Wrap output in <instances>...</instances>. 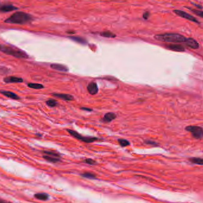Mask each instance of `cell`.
Here are the masks:
<instances>
[{"instance_id": "6da1fadb", "label": "cell", "mask_w": 203, "mask_h": 203, "mask_svg": "<svg viewBox=\"0 0 203 203\" xmlns=\"http://www.w3.org/2000/svg\"><path fill=\"white\" fill-rule=\"evenodd\" d=\"M0 51L18 58L27 59L29 58L28 55L25 51L11 45L0 44Z\"/></svg>"}, {"instance_id": "7a4b0ae2", "label": "cell", "mask_w": 203, "mask_h": 203, "mask_svg": "<svg viewBox=\"0 0 203 203\" xmlns=\"http://www.w3.org/2000/svg\"><path fill=\"white\" fill-rule=\"evenodd\" d=\"M32 20V17L29 14L24 12H16L8 17L5 22L12 24H25Z\"/></svg>"}, {"instance_id": "3957f363", "label": "cell", "mask_w": 203, "mask_h": 203, "mask_svg": "<svg viewBox=\"0 0 203 203\" xmlns=\"http://www.w3.org/2000/svg\"><path fill=\"white\" fill-rule=\"evenodd\" d=\"M155 39L166 42L175 43H185L187 40V37L178 34H157L154 36Z\"/></svg>"}, {"instance_id": "277c9868", "label": "cell", "mask_w": 203, "mask_h": 203, "mask_svg": "<svg viewBox=\"0 0 203 203\" xmlns=\"http://www.w3.org/2000/svg\"><path fill=\"white\" fill-rule=\"evenodd\" d=\"M187 131L191 133L193 137L197 140H201L203 138V128L200 126L188 125L185 128Z\"/></svg>"}, {"instance_id": "5b68a950", "label": "cell", "mask_w": 203, "mask_h": 203, "mask_svg": "<svg viewBox=\"0 0 203 203\" xmlns=\"http://www.w3.org/2000/svg\"><path fill=\"white\" fill-rule=\"evenodd\" d=\"M67 131L74 138H75L78 140H81L83 142H85V143H92V142H94L95 141L98 140V138H96V137H90L81 136L80 134H78L77 132L75 131L74 130L68 129V130H67Z\"/></svg>"}, {"instance_id": "8992f818", "label": "cell", "mask_w": 203, "mask_h": 203, "mask_svg": "<svg viewBox=\"0 0 203 203\" xmlns=\"http://www.w3.org/2000/svg\"><path fill=\"white\" fill-rule=\"evenodd\" d=\"M173 12L176 15H178V16H179L181 17H182L184 19H185L188 20H190V21H191V22H193L199 23V21L196 18H195L193 16L188 14L187 12H185V11L180 10H175L173 11Z\"/></svg>"}, {"instance_id": "52a82bcc", "label": "cell", "mask_w": 203, "mask_h": 203, "mask_svg": "<svg viewBox=\"0 0 203 203\" xmlns=\"http://www.w3.org/2000/svg\"><path fill=\"white\" fill-rule=\"evenodd\" d=\"M3 81L5 83H22L23 81V80L21 77L15 76H9L5 77L3 79Z\"/></svg>"}, {"instance_id": "ba28073f", "label": "cell", "mask_w": 203, "mask_h": 203, "mask_svg": "<svg viewBox=\"0 0 203 203\" xmlns=\"http://www.w3.org/2000/svg\"><path fill=\"white\" fill-rule=\"evenodd\" d=\"M185 43L186 44L187 46L194 49H197L200 47L198 42L193 38H187Z\"/></svg>"}, {"instance_id": "9c48e42d", "label": "cell", "mask_w": 203, "mask_h": 203, "mask_svg": "<svg viewBox=\"0 0 203 203\" xmlns=\"http://www.w3.org/2000/svg\"><path fill=\"white\" fill-rule=\"evenodd\" d=\"M17 9V7L11 5V4H1L0 3V12L1 13H6L13 11L14 10Z\"/></svg>"}, {"instance_id": "30bf717a", "label": "cell", "mask_w": 203, "mask_h": 203, "mask_svg": "<svg viewBox=\"0 0 203 203\" xmlns=\"http://www.w3.org/2000/svg\"><path fill=\"white\" fill-rule=\"evenodd\" d=\"M87 89L90 95H95L97 94L98 91H99L98 85L95 82H90L88 84Z\"/></svg>"}, {"instance_id": "8fae6325", "label": "cell", "mask_w": 203, "mask_h": 203, "mask_svg": "<svg viewBox=\"0 0 203 203\" xmlns=\"http://www.w3.org/2000/svg\"><path fill=\"white\" fill-rule=\"evenodd\" d=\"M166 47L170 50L176 52H184L185 51V48L179 44H169L166 46Z\"/></svg>"}, {"instance_id": "7c38bea8", "label": "cell", "mask_w": 203, "mask_h": 203, "mask_svg": "<svg viewBox=\"0 0 203 203\" xmlns=\"http://www.w3.org/2000/svg\"><path fill=\"white\" fill-rule=\"evenodd\" d=\"M0 93L2 94L3 95L12 99H14V100H18L20 99V97L16 93L10 92V91H7V90H0Z\"/></svg>"}, {"instance_id": "4fadbf2b", "label": "cell", "mask_w": 203, "mask_h": 203, "mask_svg": "<svg viewBox=\"0 0 203 203\" xmlns=\"http://www.w3.org/2000/svg\"><path fill=\"white\" fill-rule=\"evenodd\" d=\"M116 116L114 113L109 112L106 113L103 118L102 119V121L104 122H110L116 118Z\"/></svg>"}, {"instance_id": "5bb4252c", "label": "cell", "mask_w": 203, "mask_h": 203, "mask_svg": "<svg viewBox=\"0 0 203 203\" xmlns=\"http://www.w3.org/2000/svg\"><path fill=\"white\" fill-rule=\"evenodd\" d=\"M53 96L59 98L60 99H64L67 101H71L74 100V98L72 96L69 95H67V94H60V93H54L53 94Z\"/></svg>"}, {"instance_id": "9a60e30c", "label": "cell", "mask_w": 203, "mask_h": 203, "mask_svg": "<svg viewBox=\"0 0 203 203\" xmlns=\"http://www.w3.org/2000/svg\"><path fill=\"white\" fill-rule=\"evenodd\" d=\"M51 67L54 69L59 71H63V72H67L68 71V68L66 66L62 65V64H52L51 65Z\"/></svg>"}, {"instance_id": "2e32d148", "label": "cell", "mask_w": 203, "mask_h": 203, "mask_svg": "<svg viewBox=\"0 0 203 203\" xmlns=\"http://www.w3.org/2000/svg\"><path fill=\"white\" fill-rule=\"evenodd\" d=\"M34 197L39 200H46L49 198V196L46 193H37L34 194Z\"/></svg>"}, {"instance_id": "e0dca14e", "label": "cell", "mask_w": 203, "mask_h": 203, "mask_svg": "<svg viewBox=\"0 0 203 203\" xmlns=\"http://www.w3.org/2000/svg\"><path fill=\"white\" fill-rule=\"evenodd\" d=\"M190 162L194 164L203 165V158L200 157H191L189 159Z\"/></svg>"}, {"instance_id": "ac0fdd59", "label": "cell", "mask_w": 203, "mask_h": 203, "mask_svg": "<svg viewBox=\"0 0 203 203\" xmlns=\"http://www.w3.org/2000/svg\"><path fill=\"white\" fill-rule=\"evenodd\" d=\"M43 158L45 160H46L47 161H48L49 162H52V163H57V162H60L59 158L53 157V156H48V155L43 156Z\"/></svg>"}, {"instance_id": "d6986e66", "label": "cell", "mask_w": 203, "mask_h": 203, "mask_svg": "<svg viewBox=\"0 0 203 203\" xmlns=\"http://www.w3.org/2000/svg\"><path fill=\"white\" fill-rule=\"evenodd\" d=\"M28 87L32 89H43L44 86L41 84H38V83H30L28 84Z\"/></svg>"}, {"instance_id": "ffe728a7", "label": "cell", "mask_w": 203, "mask_h": 203, "mask_svg": "<svg viewBox=\"0 0 203 203\" xmlns=\"http://www.w3.org/2000/svg\"><path fill=\"white\" fill-rule=\"evenodd\" d=\"M70 39H71L72 40L78 42V43H81V44H86V40L81 37H75V36H72V37H69Z\"/></svg>"}, {"instance_id": "44dd1931", "label": "cell", "mask_w": 203, "mask_h": 203, "mask_svg": "<svg viewBox=\"0 0 203 203\" xmlns=\"http://www.w3.org/2000/svg\"><path fill=\"white\" fill-rule=\"evenodd\" d=\"M118 141L119 145L122 147H126V146H128L130 144V142L125 139H122V138L118 139Z\"/></svg>"}, {"instance_id": "7402d4cb", "label": "cell", "mask_w": 203, "mask_h": 203, "mask_svg": "<svg viewBox=\"0 0 203 203\" xmlns=\"http://www.w3.org/2000/svg\"><path fill=\"white\" fill-rule=\"evenodd\" d=\"M83 177L86 178H88V179H95L96 178V175L90 172H85L83 173L81 175Z\"/></svg>"}, {"instance_id": "603a6c76", "label": "cell", "mask_w": 203, "mask_h": 203, "mask_svg": "<svg viewBox=\"0 0 203 203\" xmlns=\"http://www.w3.org/2000/svg\"><path fill=\"white\" fill-rule=\"evenodd\" d=\"M46 103L47 105H48L50 107H55L58 104L57 102L55 100H54V99L48 100V101H46Z\"/></svg>"}, {"instance_id": "cb8c5ba5", "label": "cell", "mask_w": 203, "mask_h": 203, "mask_svg": "<svg viewBox=\"0 0 203 203\" xmlns=\"http://www.w3.org/2000/svg\"><path fill=\"white\" fill-rule=\"evenodd\" d=\"M188 8H189L191 11H192L194 14H196L197 16H200L201 17L203 18V11H200V10H195V9H193L191 8L190 7H187Z\"/></svg>"}, {"instance_id": "d4e9b609", "label": "cell", "mask_w": 203, "mask_h": 203, "mask_svg": "<svg viewBox=\"0 0 203 203\" xmlns=\"http://www.w3.org/2000/svg\"><path fill=\"white\" fill-rule=\"evenodd\" d=\"M44 153L46 154L48 156H53V157H60V154L58 153H55L54 152H49V151H45L43 152Z\"/></svg>"}, {"instance_id": "484cf974", "label": "cell", "mask_w": 203, "mask_h": 203, "mask_svg": "<svg viewBox=\"0 0 203 203\" xmlns=\"http://www.w3.org/2000/svg\"><path fill=\"white\" fill-rule=\"evenodd\" d=\"M101 35L106 37H114L115 36V34L110 32H104L101 34Z\"/></svg>"}, {"instance_id": "4316f807", "label": "cell", "mask_w": 203, "mask_h": 203, "mask_svg": "<svg viewBox=\"0 0 203 203\" xmlns=\"http://www.w3.org/2000/svg\"><path fill=\"white\" fill-rule=\"evenodd\" d=\"M9 69L7 68L4 67H1L0 66V74L1 75H4V74H7L9 72Z\"/></svg>"}, {"instance_id": "83f0119b", "label": "cell", "mask_w": 203, "mask_h": 203, "mask_svg": "<svg viewBox=\"0 0 203 203\" xmlns=\"http://www.w3.org/2000/svg\"><path fill=\"white\" fill-rule=\"evenodd\" d=\"M86 163L89 164V165H95L96 163V161L92 159H87L85 160L84 161Z\"/></svg>"}, {"instance_id": "f1b7e54d", "label": "cell", "mask_w": 203, "mask_h": 203, "mask_svg": "<svg viewBox=\"0 0 203 203\" xmlns=\"http://www.w3.org/2000/svg\"><path fill=\"white\" fill-rule=\"evenodd\" d=\"M145 143L147 144H150V145H152V146H158V144L153 141H150V140H147L146 141H145Z\"/></svg>"}, {"instance_id": "f546056e", "label": "cell", "mask_w": 203, "mask_h": 203, "mask_svg": "<svg viewBox=\"0 0 203 203\" xmlns=\"http://www.w3.org/2000/svg\"><path fill=\"white\" fill-rule=\"evenodd\" d=\"M149 16V13L148 12H146L145 13H144V15H143V17L144 19H147L148 17Z\"/></svg>"}, {"instance_id": "4dcf8cb0", "label": "cell", "mask_w": 203, "mask_h": 203, "mask_svg": "<svg viewBox=\"0 0 203 203\" xmlns=\"http://www.w3.org/2000/svg\"><path fill=\"white\" fill-rule=\"evenodd\" d=\"M0 203H9V202H7V201H5V200H1V199H0Z\"/></svg>"}, {"instance_id": "1f68e13d", "label": "cell", "mask_w": 203, "mask_h": 203, "mask_svg": "<svg viewBox=\"0 0 203 203\" xmlns=\"http://www.w3.org/2000/svg\"><path fill=\"white\" fill-rule=\"evenodd\" d=\"M82 109L83 110H89V111H92V109H89V108H86V107H81Z\"/></svg>"}, {"instance_id": "d6a6232c", "label": "cell", "mask_w": 203, "mask_h": 203, "mask_svg": "<svg viewBox=\"0 0 203 203\" xmlns=\"http://www.w3.org/2000/svg\"><path fill=\"white\" fill-rule=\"evenodd\" d=\"M194 5L196 6L197 7H198V8H203L202 6L200 5H197V4H194Z\"/></svg>"}]
</instances>
